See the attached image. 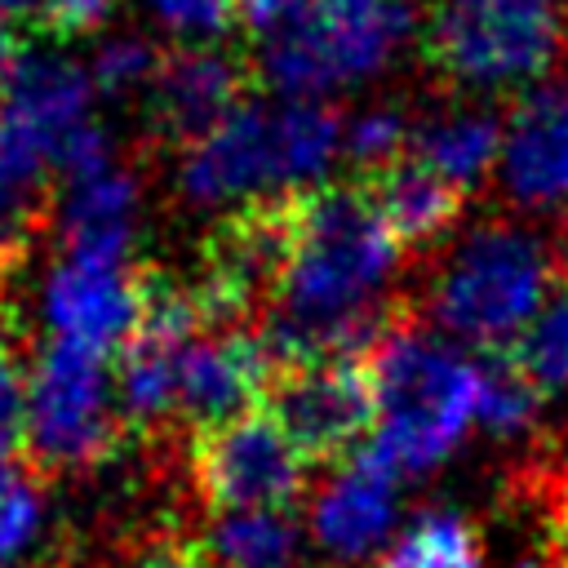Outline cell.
<instances>
[{"label":"cell","mask_w":568,"mask_h":568,"mask_svg":"<svg viewBox=\"0 0 568 568\" xmlns=\"http://www.w3.org/2000/svg\"><path fill=\"white\" fill-rule=\"evenodd\" d=\"M368 373L377 395L368 453L395 475L435 470L475 422L479 364L399 315L368 355Z\"/></svg>","instance_id":"obj_1"},{"label":"cell","mask_w":568,"mask_h":568,"mask_svg":"<svg viewBox=\"0 0 568 568\" xmlns=\"http://www.w3.org/2000/svg\"><path fill=\"white\" fill-rule=\"evenodd\" d=\"M550 253L519 226H475L430 284V320L475 346H510L546 302Z\"/></svg>","instance_id":"obj_2"},{"label":"cell","mask_w":568,"mask_h":568,"mask_svg":"<svg viewBox=\"0 0 568 568\" xmlns=\"http://www.w3.org/2000/svg\"><path fill=\"white\" fill-rule=\"evenodd\" d=\"M115 368L98 355L40 342L27 368L22 444L40 475H84L111 462L120 444Z\"/></svg>","instance_id":"obj_3"},{"label":"cell","mask_w":568,"mask_h":568,"mask_svg":"<svg viewBox=\"0 0 568 568\" xmlns=\"http://www.w3.org/2000/svg\"><path fill=\"white\" fill-rule=\"evenodd\" d=\"M559 44L555 0H439L426 22V62L470 89L537 80Z\"/></svg>","instance_id":"obj_4"},{"label":"cell","mask_w":568,"mask_h":568,"mask_svg":"<svg viewBox=\"0 0 568 568\" xmlns=\"http://www.w3.org/2000/svg\"><path fill=\"white\" fill-rule=\"evenodd\" d=\"M146 302V275L120 253L58 248L36 284V320L44 342L84 355H120L138 333Z\"/></svg>","instance_id":"obj_5"},{"label":"cell","mask_w":568,"mask_h":568,"mask_svg":"<svg viewBox=\"0 0 568 568\" xmlns=\"http://www.w3.org/2000/svg\"><path fill=\"white\" fill-rule=\"evenodd\" d=\"M191 479L209 506L226 510H284L306 484V457L284 426L253 408L195 435Z\"/></svg>","instance_id":"obj_6"},{"label":"cell","mask_w":568,"mask_h":568,"mask_svg":"<svg viewBox=\"0 0 568 568\" xmlns=\"http://www.w3.org/2000/svg\"><path fill=\"white\" fill-rule=\"evenodd\" d=\"M280 191H293L280 106L244 98L217 129L182 146L178 195L195 209H244Z\"/></svg>","instance_id":"obj_7"},{"label":"cell","mask_w":568,"mask_h":568,"mask_svg":"<svg viewBox=\"0 0 568 568\" xmlns=\"http://www.w3.org/2000/svg\"><path fill=\"white\" fill-rule=\"evenodd\" d=\"M266 413L306 462L351 457L377 426L368 359H306L280 368L266 386Z\"/></svg>","instance_id":"obj_8"},{"label":"cell","mask_w":568,"mask_h":568,"mask_svg":"<svg viewBox=\"0 0 568 568\" xmlns=\"http://www.w3.org/2000/svg\"><path fill=\"white\" fill-rule=\"evenodd\" d=\"M275 368L253 328H209L182 346L178 359V417L195 430H213L253 413L266 399Z\"/></svg>","instance_id":"obj_9"},{"label":"cell","mask_w":568,"mask_h":568,"mask_svg":"<svg viewBox=\"0 0 568 568\" xmlns=\"http://www.w3.org/2000/svg\"><path fill=\"white\" fill-rule=\"evenodd\" d=\"M248 67L217 44H178L160 58L146 98V124L173 146L200 142L244 102Z\"/></svg>","instance_id":"obj_10"},{"label":"cell","mask_w":568,"mask_h":568,"mask_svg":"<svg viewBox=\"0 0 568 568\" xmlns=\"http://www.w3.org/2000/svg\"><path fill=\"white\" fill-rule=\"evenodd\" d=\"M497 169L515 204L524 209L568 204V89L532 93L506 120Z\"/></svg>","instance_id":"obj_11"},{"label":"cell","mask_w":568,"mask_h":568,"mask_svg":"<svg viewBox=\"0 0 568 568\" xmlns=\"http://www.w3.org/2000/svg\"><path fill=\"white\" fill-rule=\"evenodd\" d=\"M138 217H142V182L124 160H111L58 182V195H53L58 248L129 257Z\"/></svg>","instance_id":"obj_12"},{"label":"cell","mask_w":568,"mask_h":568,"mask_svg":"<svg viewBox=\"0 0 568 568\" xmlns=\"http://www.w3.org/2000/svg\"><path fill=\"white\" fill-rule=\"evenodd\" d=\"M395 470L368 448L355 453L315 497L311 532L337 559H368L395 524Z\"/></svg>","instance_id":"obj_13"},{"label":"cell","mask_w":568,"mask_h":568,"mask_svg":"<svg viewBox=\"0 0 568 568\" xmlns=\"http://www.w3.org/2000/svg\"><path fill=\"white\" fill-rule=\"evenodd\" d=\"M359 186L368 191L373 209L382 213V222L399 248L435 244L444 231H453V222L462 217V204H466V191L457 182H448L444 173H435L430 164H422L413 151H404L399 160H390L382 169L359 173Z\"/></svg>","instance_id":"obj_14"},{"label":"cell","mask_w":568,"mask_h":568,"mask_svg":"<svg viewBox=\"0 0 568 568\" xmlns=\"http://www.w3.org/2000/svg\"><path fill=\"white\" fill-rule=\"evenodd\" d=\"M501 142H506V124L493 111L466 106V111H448V115L413 129L408 151L466 191L501 160Z\"/></svg>","instance_id":"obj_15"},{"label":"cell","mask_w":568,"mask_h":568,"mask_svg":"<svg viewBox=\"0 0 568 568\" xmlns=\"http://www.w3.org/2000/svg\"><path fill=\"white\" fill-rule=\"evenodd\" d=\"M217 568H297L302 528L288 510H226L204 541Z\"/></svg>","instance_id":"obj_16"},{"label":"cell","mask_w":568,"mask_h":568,"mask_svg":"<svg viewBox=\"0 0 568 568\" xmlns=\"http://www.w3.org/2000/svg\"><path fill=\"white\" fill-rule=\"evenodd\" d=\"M377 568H479V541L462 515L426 510L399 532Z\"/></svg>","instance_id":"obj_17"},{"label":"cell","mask_w":568,"mask_h":568,"mask_svg":"<svg viewBox=\"0 0 568 568\" xmlns=\"http://www.w3.org/2000/svg\"><path fill=\"white\" fill-rule=\"evenodd\" d=\"M506 355L541 386V390H564L568 386V284L555 280L528 328L506 346Z\"/></svg>","instance_id":"obj_18"},{"label":"cell","mask_w":568,"mask_h":568,"mask_svg":"<svg viewBox=\"0 0 568 568\" xmlns=\"http://www.w3.org/2000/svg\"><path fill=\"white\" fill-rule=\"evenodd\" d=\"M160 49L142 36V31H98L84 67L98 93L106 98H133L146 93L155 71H160Z\"/></svg>","instance_id":"obj_19"},{"label":"cell","mask_w":568,"mask_h":568,"mask_svg":"<svg viewBox=\"0 0 568 568\" xmlns=\"http://www.w3.org/2000/svg\"><path fill=\"white\" fill-rule=\"evenodd\" d=\"M541 386L501 351L493 355V364H479V404L475 417L493 430V435H519L532 426L537 408H541Z\"/></svg>","instance_id":"obj_20"},{"label":"cell","mask_w":568,"mask_h":568,"mask_svg":"<svg viewBox=\"0 0 568 568\" xmlns=\"http://www.w3.org/2000/svg\"><path fill=\"white\" fill-rule=\"evenodd\" d=\"M44 519H49V497L40 470L0 462V568H9L36 546Z\"/></svg>","instance_id":"obj_21"},{"label":"cell","mask_w":568,"mask_h":568,"mask_svg":"<svg viewBox=\"0 0 568 568\" xmlns=\"http://www.w3.org/2000/svg\"><path fill=\"white\" fill-rule=\"evenodd\" d=\"M413 142V129L404 120L399 106H373L364 115H355L342 133V151L368 173V169H382L390 160H399Z\"/></svg>","instance_id":"obj_22"},{"label":"cell","mask_w":568,"mask_h":568,"mask_svg":"<svg viewBox=\"0 0 568 568\" xmlns=\"http://www.w3.org/2000/svg\"><path fill=\"white\" fill-rule=\"evenodd\" d=\"M146 13L182 44H213L235 27V0H142Z\"/></svg>","instance_id":"obj_23"},{"label":"cell","mask_w":568,"mask_h":568,"mask_svg":"<svg viewBox=\"0 0 568 568\" xmlns=\"http://www.w3.org/2000/svg\"><path fill=\"white\" fill-rule=\"evenodd\" d=\"M22 426H27V373H18L0 324V462H9V453L22 444Z\"/></svg>","instance_id":"obj_24"},{"label":"cell","mask_w":568,"mask_h":568,"mask_svg":"<svg viewBox=\"0 0 568 568\" xmlns=\"http://www.w3.org/2000/svg\"><path fill=\"white\" fill-rule=\"evenodd\" d=\"M124 568H213L209 550L195 541H151L142 555H133Z\"/></svg>","instance_id":"obj_25"},{"label":"cell","mask_w":568,"mask_h":568,"mask_svg":"<svg viewBox=\"0 0 568 568\" xmlns=\"http://www.w3.org/2000/svg\"><path fill=\"white\" fill-rule=\"evenodd\" d=\"M306 0H235V22H244L248 31L266 36L280 22H288Z\"/></svg>","instance_id":"obj_26"},{"label":"cell","mask_w":568,"mask_h":568,"mask_svg":"<svg viewBox=\"0 0 568 568\" xmlns=\"http://www.w3.org/2000/svg\"><path fill=\"white\" fill-rule=\"evenodd\" d=\"M22 58V44H18V22L0 18V80L13 71V62Z\"/></svg>","instance_id":"obj_27"},{"label":"cell","mask_w":568,"mask_h":568,"mask_svg":"<svg viewBox=\"0 0 568 568\" xmlns=\"http://www.w3.org/2000/svg\"><path fill=\"white\" fill-rule=\"evenodd\" d=\"M550 266H555V280H564V284H568V213H564V217H559V226H555Z\"/></svg>","instance_id":"obj_28"},{"label":"cell","mask_w":568,"mask_h":568,"mask_svg":"<svg viewBox=\"0 0 568 568\" xmlns=\"http://www.w3.org/2000/svg\"><path fill=\"white\" fill-rule=\"evenodd\" d=\"M31 13H44V0H0V18L9 22H22Z\"/></svg>","instance_id":"obj_29"},{"label":"cell","mask_w":568,"mask_h":568,"mask_svg":"<svg viewBox=\"0 0 568 568\" xmlns=\"http://www.w3.org/2000/svg\"><path fill=\"white\" fill-rule=\"evenodd\" d=\"M515 568H541V559H519Z\"/></svg>","instance_id":"obj_30"},{"label":"cell","mask_w":568,"mask_h":568,"mask_svg":"<svg viewBox=\"0 0 568 568\" xmlns=\"http://www.w3.org/2000/svg\"><path fill=\"white\" fill-rule=\"evenodd\" d=\"M564 568H568V564H564Z\"/></svg>","instance_id":"obj_31"}]
</instances>
